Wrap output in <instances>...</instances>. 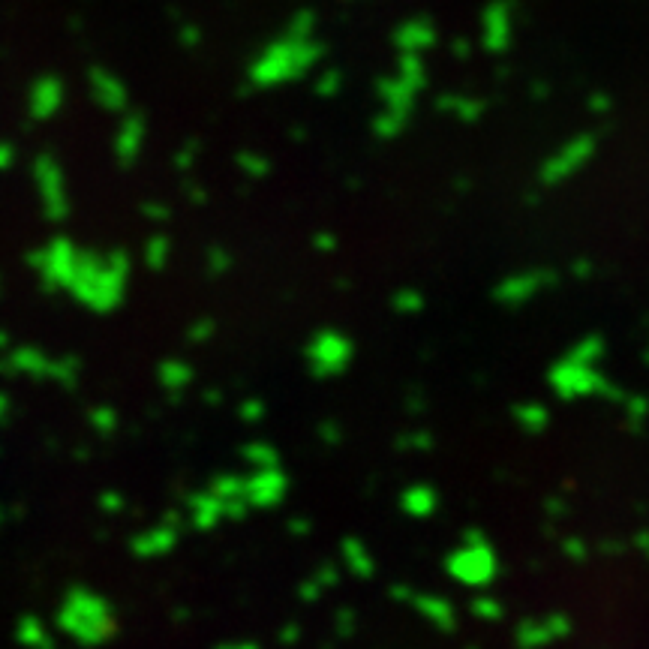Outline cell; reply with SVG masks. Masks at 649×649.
<instances>
[{"instance_id":"cell-1","label":"cell","mask_w":649,"mask_h":649,"mask_svg":"<svg viewBox=\"0 0 649 649\" xmlns=\"http://www.w3.org/2000/svg\"><path fill=\"white\" fill-rule=\"evenodd\" d=\"M37 271L46 283L70 289L88 307H112L124 292L127 262L121 256H94L76 250L64 238L49 244L43 253L34 256Z\"/></svg>"},{"instance_id":"cell-2","label":"cell","mask_w":649,"mask_h":649,"mask_svg":"<svg viewBox=\"0 0 649 649\" xmlns=\"http://www.w3.org/2000/svg\"><path fill=\"white\" fill-rule=\"evenodd\" d=\"M595 151H598V136L595 133H580V136L568 139L559 151H553L541 163L538 181L544 187H559V184L571 181L574 175H580L589 166V160L595 157Z\"/></svg>"},{"instance_id":"cell-3","label":"cell","mask_w":649,"mask_h":649,"mask_svg":"<svg viewBox=\"0 0 649 649\" xmlns=\"http://www.w3.org/2000/svg\"><path fill=\"white\" fill-rule=\"evenodd\" d=\"M295 58H310L307 52V43H280V46H271L259 64L253 67V79L259 85H277L289 76H298L304 70V64H295Z\"/></svg>"},{"instance_id":"cell-4","label":"cell","mask_w":649,"mask_h":649,"mask_svg":"<svg viewBox=\"0 0 649 649\" xmlns=\"http://www.w3.org/2000/svg\"><path fill=\"white\" fill-rule=\"evenodd\" d=\"M514 40V4L511 0H490L481 13V46L490 55L508 52Z\"/></svg>"},{"instance_id":"cell-5","label":"cell","mask_w":649,"mask_h":649,"mask_svg":"<svg viewBox=\"0 0 649 649\" xmlns=\"http://www.w3.org/2000/svg\"><path fill=\"white\" fill-rule=\"evenodd\" d=\"M34 175H37V190H40V199H43L49 220H64L70 199H67V184H64L61 166L52 157H40Z\"/></svg>"},{"instance_id":"cell-6","label":"cell","mask_w":649,"mask_h":649,"mask_svg":"<svg viewBox=\"0 0 649 649\" xmlns=\"http://www.w3.org/2000/svg\"><path fill=\"white\" fill-rule=\"evenodd\" d=\"M553 283H556V274L547 271V268L520 271V274H511L508 280H502V283L496 286V298H499L502 304L517 307V304H526L529 298H535L538 292L550 289Z\"/></svg>"},{"instance_id":"cell-7","label":"cell","mask_w":649,"mask_h":649,"mask_svg":"<svg viewBox=\"0 0 649 649\" xmlns=\"http://www.w3.org/2000/svg\"><path fill=\"white\" fill-rule=\"evenodd\" d=\"M64 103V85L55 76H43L34 88H31V100H28V112L37 121H49Z\"/></svg>"},{"instance_id":"cell-8","label":"cell","mask_w":649,"mask_h":649,"mask_svg":"<svg viewBox=\"0 0 649 649\" xmlns=\"http://www.w3.org/2000/svg\"><path fill=\"white\" fill-rule=\"evenodd\" d=\"M91 88H94V100L109 109V112H124L127 109V97H124V85L121 79H115L106 70H94L91 73Z\"/></svg>"},{"instance_id":"cell-9","label":"cell","mask_w":649,"mask_h":649,"mask_svg":"<svg viewBox=\"0 0 649 649\" xmlns=\"http://www.w3.org/2000/svg\"><path fill=\"white\" fill-rule=\"evenodd\" d=\"M142 136H145L142 121H139V118H124V121H121V133H118V139H115V145H118V160L133 163L136 154H139Z\"/></svg>"},{"instance_id":"cell-10","label":"cell","mask_w":649,"mask_h":649,"mask_svg":"<svg viewBox=\"0 0 649 649\" xmlns=\"http://www.w3.org/2000/svg\"><path fill=\"white\" fill-rule=\"evenodd\" d=\"M400 34L409 37V46H403V52H409V55H418V52H424L427 46L436 43V31L427 22H409Z\"/></svg>"},{"instance_id":"cell-11","label":"cell","mask_w":649,"mask_h":649,"mask_svg":"<svg viewBox=\"0 0 649 649\" xmlns=\"http://www.w3.org/2000/svg\"><path fill=\"white\" fill-rule=\"evenodd\" d=\"M589 109H592V112H610V97H607V94H592Z\"/></svg>"}]
</instances>
